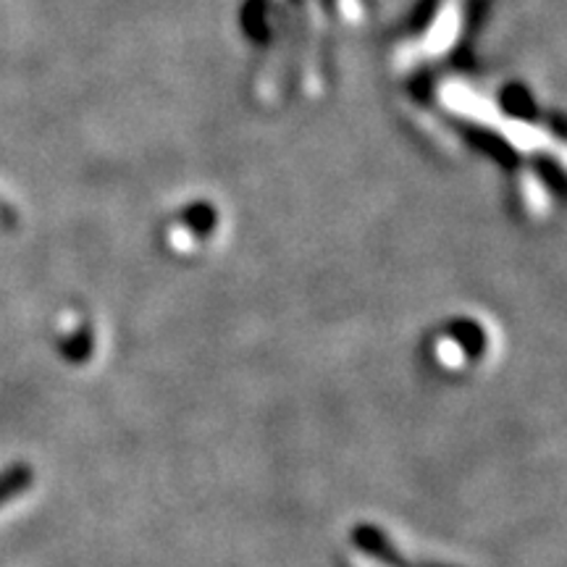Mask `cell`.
Instances as JSON below:
<instances>
[{"label": "cell", "instance_id": "cell-1", "mask_svg": "<svg viewBox=\"0 0 567 567\" xmlns=\"http://www.w3.org/2000/svg\"><path fill=\"white\" fill-rule=\"evenodd\" d=\"M354 542L360 544V549L368 551V555L375 557V559H381V563L389 565V567H423V565L408 563L405 557L396 555V549L386 542L384 534H381V530H375V528H358V530H354Z\"/></svg>", "mask_w": 567, "mask_h": 567}, {"label": "cell", "instance_id": "cell-2", "mask_svg": "<svg viewBox=\"0 0 567 567\" xmlns=\"http://www.w3.org/2000/svg\"><path fill=\"white\" fill-rule=\"evenodd\" d=\"M32 481H34V473L30 465H13L9 471L0 473V505L11 502L13 496L24 494L27 488L32 486Z\"/></svg>", "mask_w": 567, "mask_h": 567}]
</instances>
